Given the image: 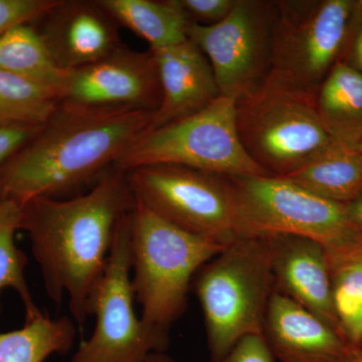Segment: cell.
<instances>
[{"label":"cell","mask_w":362,"mask_h":362,"mask_svg":"<svg viewBox=\"0 0 362 362\" xmlns=\"http://www.w3.org/2000/svg\"><path fill=\"white\" fill-rule=\"evenodd\" d=\"M153 114L59 102L39 133L0 166V201L21 206L92 187L148 132Z\"/></svg>","instance_id":"1"},{"label":"cell","mask_w":362,"mask_h":362,"mask_svg":"<svg viewBox=\"0 0 362 362\" xmlns=\"http://www.w3.org/2000/svg\"><path fill=\"white\" fill-rule=\"evenodd\" d=\"M127 173L113 168L88 189L66 197H37L21 206L45 291L56 304L69 299L78 326L89 315L93 291L103 275L117 225L134 206Z\"/></svg>","instance_id":"2"},{"label":"cell","mask_w":362,"mask_h":362,"mask_svg":"<svg viewBox=\"0 0 362 362\" xmlns=\"http://www.w3.org/2000/svg\"><path fill=\"white\" fill-rule=\"evenodd\" d=\"M127 221L140 318L152 332L169 339L171 326L187 310L195 274L226 246L181 230L137 199Z\"/></svg>","instance_id":"3"},{"label":"cell","mask_w":362,"mask_h":362,"mask_svg":"<svg viewBox=\"0 0 362 362\" xmlns=\"http://www.w3.org/2000/svg\"><path fill=\"white\" fill-rule=\"evenodd\" d=\"M192 289L204 312L211 362L220 361L243 338L263 332L275 291L270 237L228 245L197 271Z\"/></svg>","instance_id":"4"},{"label":"cell","mask_w":362,"mask_h":362,"mask_svg":"<svg viewBox=\"0 0 362 362\" xmlns=\"http://www.w3.org/2000/svg\"><path fill=\"white\" fill-rule=\"evenodd\" d=\"M235 125L247 153L274 177L291 175L337 144L319 116L316 95L273 71L235 101Z\"/></svg>","instance_id":"5"},{"label":"cell","mask_w":362,"mask_h":362,"mask_svg":"<svg viewBox=\"0 0 362 362\" xmlns=\"http://www.w3.org/2000/svg\"><path fill=\"white\" fill-rule=\"evenodd\" d=\"M136 199L181 230L228 246L246 237L232 176L175 164L126 171Z\"/></svg>","instance_id":"6"},{"label":"cell","mask_w":362,"mask_h":362,"mask_svg":"<svg viewBox=\"0 0 362 362\" xmlns=\"http://www.w3.org/2000/svg\"><path fill=\"white\" fill-rule=\"evenodd\" d=\"M175 164L232 176H268L247 153L235 125V101L220 96L194 115L146 133L115 168Z\"/></svg>","instance_id":"7"},{"label":"cell","mask_w":362,"mask_h":362,"mask_svg":"<svg viewBox=\"0 0 362 362\" xmlns=\"http://www.w3.org/2000/svg\"><path fill=\"white\" fill-rule=\"evenodd\" d=\"M356 1H275L271 71L316 95L341 58Z\"/></svg>","instance_id":"8"},{"label":"cell","mask_w":362,"mask_h":362,"mask_svg":"<svg viewBox=\"0 0 362 362\" xmlns=\"http://www.w3.org/2000/svg\"><path fill=\"white\" fill-rule=\"evenodd\" d=\"M128 214L117 225L103 275L90 296L94 332L81 343L71 362H142L168 349L169 339L152 332L136 316Z\"/></svg>","instance_id":"9"},{"label":"cell","mask_w":362,"mask_h":362,"mask_svg":"<svg viewBox=\"0 0 362 362\" xmlns=\"http://www.w3.org/2000/svg\"><path fill=\"white\" fill-rule=\"evenodd\" d=\"M239 190L246 237L286 235L309 238L326 252L362 239L349 223L345 204L327 201L285 178L233 177Z\"/></svg>","instance_id":"10"},{"label":"cell","mask_w":362,"mask_h":362,"mask_svg":"<svg viewBox=\"0 0 362 362\" xmlns=\"http://www.w3.org/2000/svg\"><path fill=\"white\" fill-rule=\"evenodd\" d=\"M274 13L275 1L237 0L216 25L190 23L188 39L209 59L221 96L237 101L270 74Z\"/></svg>","instance_id":"11"},{"label":"cell","mask_w":362,"mask_h":362,"mask_svg":"<svg viewBox=\"0 0 362 362\" xmlns=\"http://www.w3.org/2000/svg\"><path fill=\"white\" fill-rule=\"evenodd\" d=\"M156 54L125 45L92 65L69 71L61 101L156 112L161 102Z\"/></svg>","instance_id":"12"},{"label":"cell","mask_w":362,"mask_h":362,"mask_svg":"<svg viewBox=\"0 0 362 362\" xmlns=\"http://www.w3.org/2000/svg\"><path fill=\"white\" fill-rule=\"evenodd\" d=\"M268 235L275 291L311 312L345 339L335 307L325 247L300 235Z\"/></svg>","instance_id":"13"},{"label":"cell","mask_w":362,"mask_h":362,"mask_svg":"<svg viewBox=\"0 0 362 362\" xmlns=\"http://www.w3.org/2000/svg\"><path fill=\"white\" fill-rule=\"evenodd\" d=\"M40 21V35L66 71L92 65L123 45L119 25L97 1L59 0Z\"/></svg>","instance_id":"14"},{"label":"cell","mask_w":362,"mask_h":362,"mask_svg":"<svg viewBox=\"0 0 362 362\" xmlns=\"http://www.w3.org/2000/svg\"><path fill=\"white\" fill-rule=\"evenodd\" d=\"M262 335L280 362H349L361 350L277 291L269 302Z\"/></svg>","instance_id":"15"},{"label":"cell","mask_w":362,"mask_h":362,"mask_svg":"<svg viewBox=\"0 0 362 362\" xmlns=\"http://www.w3.org/2000/svg\"><path fill=\"white\" fill-rule=\"evenodd\" d=\"M152 52L162 97L148 132L194 115L221 96L209 59L192 40Z\"/></svg>","instance_id":"16"},{"label":"cell","mask_w":362,"mask_h":362,"mask_svg":"<svg viewBox=\"0 0 362 362\" xmlns=\"http://www.w3.org/2000/svg\"><path fill=\"white\" fill-rule=\"evenodd\" d=\"M324 127L334 141L356 149L362 141V77L338 62L316 93Z\"/></svg>","instance_id":"17"},{"label":"cell","mask_w":362,"mask_h":362,"mask_svg":"<svg viewBox=\"0 0 362 362\" xmlns=\"http://www.w3.org/2000/svg\"><path fill=\"white\" fill-rule=\"evenodd\" d=\"M119 26L129 28L157 51L185 42L190 25L178 0H96Z\"/></svg>","instance_id":"18"},{"label":"cell","mask_w":362,"mask_h":362,"mask_svg":"<svg viewBox=\"0 0 362 362\" xmlns=\"http://www.w3.org/2000/svg\"><path fill=\"white\" fill-rule=\"evenodd\" d=\"M285 180L327 201L347 204L362 194V153L333 145Z\"/></svg>","instance_id":"19"},{"label":"cell","mask_w":362,"mask_h":362,"mask_svg":"<svg viewBox=\"0 0 362 362\" xmlns=\"http://www.w3.org/2000/svg\"><path fill=\"white\" fill-rule=\"evenodd\" d=\"M0 70L57 90L59 97L68 74L57 66L39 30L30 23L0 35Z\"/></svg>","instance_id":"20"},{"label":"cell","mask_w":362,"mask_h":362,"mask_svg":"<svg viewBox=\"0 0 362 362\" xmlns=\"http://www.w3.org/2000/svg\"><path fill=\"white\" fill-rule=\"evenodd\" d=\"M69 317L52 319L42 314L25 320L20 329L0 333V362H45L52 354H66L75 341Z\"/></svg>","instance_id":"21"},{"label":"cell","mask_w":362,"mask_h":362,"mask_svg":"<svg viewBox=\"0 0 362 362\" xmlns=\"http://www.w3.org/2000/svg\"><path fill=\"white\" fill-rule=\"evenodd\" d=\"M59 102L57 90L0 70V126H42Z\"/></svg>","instance_id":"22"},{"label":"cell","mask_w":362,"mask_h":362,"mask_svg":"<svg viewBox=\"0 0 362 362\" xmlns=\"http://www.w3.org/2000/svg\"><path fill=\"white\" fill-rule=\"evenodd\" d=\"M21 206L11 201H0V292L11 288L18 293L25 309V320L42 315L33 301L25 281V255L16 244L20 230ZM1 312V307H0Z\"/></svg>","instance_id":"23"},{"label":"cell","mask_w":362,"mask_h":362,"mask_svg":"<svg viewBox=\"0 0 362 362\" xmlns=\"http://www.w3.org/2000/svg\"><path fill=\"white\" fill-rule=\"evenodd\" d=\"M326 255L335 307L346 339L347 331L362 306V239L337 251L326 252Z\"/></svg>","instance_id":"24"},{"label":"cell","mask_w":362,"mask_h":362,"mask_svg":"<svg viewBox=\"0 0 362 362\" xmlns=\"http://www.w3.org/2000/svg\"><path fill=\"white\" fill-rule=\"evenodd\" d=\"M59 0H0V35L14 25L40 20Z\"/></svg>","instance_id":"25"},{"label":"cell","mask_w":362,"mask_h":362,"mask_svg":"<svg viewBox=\"0 0 362 362\" xmlns=\"http://www.w3.org/2000/svg\"><path fill=\"white\" fill-rule=\"evenodd\" d=\"M178 2L190 23L209 26L225 20L237 0H178Z\"/></svg>","instance_id":"26"},{"label":"cell","mask_w":362,"mask_h":362,"mask_svg":"<svg viewBox=\"0 0 362 362\" xmlns=\"http://www.w3.org/2000/svg\"><path fill=\"white\" fill-rule=\"evenodd\" d=\"M273 354L262 334L243 338L220 361L216 362H274Z\"/></svg>","instance_id":"27"},{"label":"cell","mask_w":362,"mask_h":362,"mask_svg":"<svg viewBox=\"0 0 362 362\" xmlns=\"http://www.w3.org/2000/svg\"><path fill=\"white\" fill-rule=\"evenodd\" d=\"M362 77V0H356L340 61Z\"/></svg>","instance_id":"28"},{"label":"cell","mask_w":362,"mask_h":362,"mask_svg":"<svg viewBox=\"0 0 362 362\" xmlns=\"http://www.w3.org/2000/svg\"><path fill=\"white\" fill-rule=\"evenodd\" d=\"M42 126H0V166L4 165L39 133Z\"/></svg>","instance_id":"29"},{"label":"cell","mask_w":362,"mask_h":362,"mask_svg":"<svg viewBox=\"0 0 362 362\" xmlns=\"http://www.w3.org/2000/svg\"><path fill=\"white\" fill-rule=\"evenodd\" d=\"M347 218L354 228L362 233V194L356 199L345 204Z\"/></svg>","instance_id":"30"},{"label":"cell","mask_w":362,"mask_h":362,"mask_svg":"<svg viewBox=\"0 0 362 362\" xmlns=\"http://www.w3.org/2000/svg\"><path fill=\"white\" fill-rule=\"evenodd\" d=\"M346 339L352 346L362 349V306L356 320L347 331Z\"/></svg>","instance_id":"31"},{"label":"cell","mask_w":362,"mask_h":362,"mask_svg":"<svg viewBox=\"0 0 362 362\" xmlns=\"http://www.w3.org/2000/svg\"><path fill=\"white\" fill-rule=\"evenodd\" d=\"M142 362H175L170 357L164 354V352H154L150 354L147 358H145Z\"/></svg>","instance_id":"32"},{"label":"cell","mask_w":362,"mask_h":362,"mask_svg":"<svg viewBox=\"0 0 362 362\" xmlns=\"http://www.w3.org/2000/svg\"><path fill=\"white\" fill-rule=\"evenodd\" d=\"M349 362H362V349L358 350L356 356L352 357Z\"/></svg>","instance_id":"33"},{"label":"cell","mask_w":362,"mask_h":362,"mask_svg":"<svg viewBox=\"0 0 362 362\" xmlns=\"http://www.w3.org/2000/svg\"><path fill=\"white\" fill-rule=\"evenodd\" d=\"M356 149L358 150V151L361 152V153H362V141L361 144L358 145V147H357Z\"/></svg>","instance_id":"34"}]
</instances>
